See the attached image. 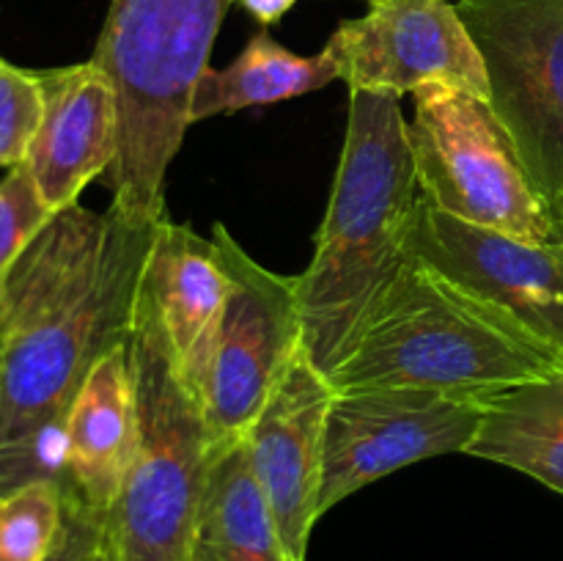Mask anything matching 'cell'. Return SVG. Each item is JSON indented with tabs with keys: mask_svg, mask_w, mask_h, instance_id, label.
Instances as JSON below:
<instances>
[{
	"mask_svg": "<svg viewBox=\"0 0 563 561\" xmlns=\"http://www.w3.org/2000/svg\"><path fill=\"white\" fill-rule=\"evenodd\" d=\"M157 223L80 201L38 231L0 292V493L64 487V427L93 363L132 333Z\"/></svg>",
	"mask_w": 563,
	"mask_h": 561,
	"instance_id": "cell-1",
	"label": "cell"
},
{
	"mask_svg": "<svg viewBox=\"0 0 563 561\" xmlns=\"http://www.w3.org/2000/svg\"><path fill=\"white\" fill-rule=\"evenodd\" d=\"M401 97L350 91V121L313 258L297 275L302 344L322 374L346 358L405 267L421 198Z\"/></svg>",
	"mask_w": 563,
	"mask_h": 561,
	"instance_id": "cell-2",
	"label": "cell"
},
{
	"mask_svg": "<svg viewBox=\"0 0 563 561\" xmlns=\"http://www.w3.org/2000/svg\"><path fill=\"white\" fill-rule=\"evenodd\" d=\"M561 366L515 319L410 256L328 380L335 391L423 388L487 402Z\"/></svg>",
	"mask_w": 563,
	"mask_h": 561,
	"instance_id": "cell-3",
	"label": "cell"
},
{
	"mask_svg": "<svg viewBox=\"0 0 563 561\" xmlns=\"http://www.w3.org/2000/svg\"><path fill=\"white\" fill-rule=\"evenodd\" d=\"M229 6L231 0H110L91 61L119 97L110 207L135 223L165 218V170L192 127V91Z\"/></svg>",
	"mask_w": 563,
	"mask_h": 561,
	"instance_id": "cell-4",
	"label": "cell"
},
{
	"mask_svg": "<svg viewBox=\"0 0 563 561\" xmlns=\"http://www.w3.org/2000/svg\"><path fill=\"white\" fill-rule=\"evenodd\" d=\"M130 352L137 388V451L119 501L99 520V556L104 561H190L209 465L223 440L176 372L143 289Z\"/></svg>",
	"mask_w": 563,
	"mask_h": 561,
	"instance_id": "cell-5",
	"label": "cell"
},
{
	"mask_svg": "<svg viewBox=\"0 0 563 561\" xmlns=\"http://www.w3.org/2000/svg\"><path fill=\"white\" fill-rule=\"evenodd\" d=\"M407 124L421 196L440 212L528 242H559L509 130L489 99L451 86H423Z\"/></svg>",
	"mask_w": 563,
	"mask_h": 561,
	"instance_id": "cell-6",
	"label": "cell"
},
{
	"mask_svg": "<svg viewBox=\"0 0 563 561\" xmlns=\"http://www.w3.org/2000/svg\"><path fill=\"white\" fill-rule=\"evenodd\" d=\"M489 105L555 226L563 223V0H456Z\"/></svg>",
	"mask_w": 563,
	"mask_h": 561,
	"instance_id": "cell-7",
	"label": "cell"
},
{
	"mask_svg": "<svg viewBox=\"0 0 563 561\" xmlns=\"http://www.w3.org/2000/svg\"><path fill=\"white\" fill-rule=\"evenodd\" d=\"M212 240L231 289L203 388V413L218 440L245 438L302 346L297 275H278L247 256L223 223Z\"/></svg>",
	"mask_w": 563,
	"mask_h": 561,
	"instance_id": "cell-8",
	"label": "cell"
},
{
	"mask_svg": "<svg viewBox=\"0 0 563 561\" xmlns=\"http://www.w3.org/2000/svg\"><path fill=\"white\" fill-rule=\"evenodd\" d=\"M484 402L423 388L335 391L324 429L319 515L366 484L445 454H467Z\"/></svg>",
	"mask_w": 563,
	"mask_h": 561,
	"instance_id": "cell-9",
	"label": "cell"
},
{
	"mask_svg": "<svg viewBox=\"0 0 563 561\" xmlns=\"http://www.w3.org/2000/svg\"><path fill=\"white\" fill-rule=\"evenodd\" d=\"M407 256L438 270L563 358V242H528L418 198Z\"/></svg>",
	"mask_w": 563,
	"mask_h": 561,
	"instance_id": "cell-10",
	"label": "cell"
},
{
	"mask_svg": "<svg viewBox=\"0 0 563 561\" xmlns=\"http://www.w3.org/2000/svg\"><path fill=\"white\" fill-rule=\"evenodd\" d=\"M350 91L405 97L451 86L489 99L482 53L451 0H374L324 44Z\"/></svg>",
	"mask_w": 563,
	"mask_h": 561,
	"instance_id": "cell-11",
	"label": "cell"
},
{
	"mask_svg": "<svg viewBox=\"0 0 563 561\" xmlns=\"http://www.w3.org/2000/svg\"><path fill=\"white\" fill-rule=\"evenodd\" d=\"M335 388L317 369L306 344L245 432L253 473L273 509L286 550L306 561L319 515L324 471V429Z\"/></svg>",
	"mask_w": 563,
	"mask_h": 561,
	"instance_id": "cell-12",
	"label": "cell"
},
{
	"mask_svg": "<svg viewBox=\"0 0 563 561\" xmlns=\"http://www.w3.org/2000/svg\"><path fill=\"white\" fill-rule=\"evenodd\" d=\"M36 75L44 108L25 168L44 204L60 212L77 204L86 185L113 168L121 141L119 97L91 58Z\"/></svg>",
	"mask_w": 563,
	"mask_h": 561,
	"instance_id": "cell-13",
	"label": "cell"
},
{
	"mask_svg": "<svg viewBox=\"0 0 563 561\" xmlns=\"http://www.w3.org/2000/svg\"><path fill=\"white\" fill-rule=\"evenodd\" d=\"M141 289L163 328L176 372L192 396L203 402L231 289L229 270L212 237H201L170 218L159 220Z\"/></svg>",
	"mask_w": 563,
	"mask_h": 561,
	"instance_id": "cell-14",
	"label": "cell"
},
{
	"mask_svg": "<svg viewBox=\"0 0 563 561\" xmlns=\"http://www.w3.org/2000/svg\"><path fill=\"white\" fill-rule=\"evenodd\" d=\"M137 451V388L130 339L104 352L77 391L64 427L66 506L102 520Z\"/></svg>",
	"mask_w": 563,
	"mask_h": 561,
	"instance_id": "cell-15",
	"label": "cell"
},
{
	"mask_svg": "<svg viewBox=\"0 0 563 561\" xmlns=\"http://www.w3.org/2000/svg\"><path fill=\"white\" fill-rule=\"evenodd\" d=\"M190 561H295L253 473L245 438L220 443L209 465Z\"/></svg>",
	"mask_w": 563,
	"mask_h": 561,
	"instance_id": "cell-16",
	"label": "cell"
},
{
	"mask_svg": "<svg viewBox=\"0 0 563 561\" xmlns=\"http://www.w3.org/2000/svg\"><path fill=\"white\" fill-rule=\"evenodd\" d=\"M335 80H341L339 66L328 50L317 55H297L262 28L229 66L203 69L192 91L190 124L240 113L256 105L306 97Z\"/></svg>",
	"mask_w": 563,
	"mask_h": 561,
	"instance_id": "cell-17",
	"label": "cell"
},
{
	"mask_svg": "<svg viewBox=\"0 0 563 561\" xmlns=\"http://www.w3.org/2000/svg\"><path fill=\"white\" fill-rule=\"evenodd\" d=\"M471 457L515 468L563 495V366L484 402Z\"/></svg>",
	"mask_w": 563,
	"mask_h": 561,
	"instance_id": "cell-18",
	"label": "cell"
},
{
	"mask_svg": "<svg viewBox=\"0 0 563 561\" xmlns=\"http://www.w3.org/2000/svg\"><path fill=\"white\" fill-rule=\"evenodd\" d=\"M66 534L64 487L49 479L0 493V561H53Z\"/></svg>",
	"mask_w": 563,
	"mask_h": 561,
	"instance_id": "cell-19",
	"label": "cell"
},
{
	"mask_svg": "<svg viewBox=\"0 0 563 561\" xmlns=\"http://www.w3.org/2000/svg\"><path fill=\"white\" fill-rule=\"evenodd\" d=\"M53 215L25 163L9 168L0 182V292L14 264Z\"/></svg>",
	"mask_w": 563,
	"mask_h": 561,
	"instance_id": "cell-20",
	"label": "cell"
},
{
	"mask_svg": "<svg viewBox=\"0 0 563 561\" xmlns=\"http://www.w3.org/2000/svg\"><path fill=\"white\" fill-rule=\"evenodd\" d=\"M42 82L36 72L0 58V168L22 165L42 121Z\"/></svg>",
	"mask_w": 563,
	"mask_h": 561,
	"instance_id": "cell-21",
	"label": "cell"
},
{
	"mask_svg": "<svg viewBox=\"0 0 563 561\" xmlns=\"http://www.w3.org/2000/svg\"><path fill=\"white\" fill-rule=\"evenodd\" d=\"M231 3H240L258 25L267 28L275 25L284 14H289L297 0H231Z\"/></svg>",
	"mask_w": 563,
	"mask_h": 561,
	"instance_id": "cell-22",
	"label": "cell"
},
{
	"mask_svg": "<svg viewBox=\"0 0 563 561\" xmlns=\"http://www.w3.org/2000/svg\"><path fill=\"white\" fill-rule=\"evenodd\" d=\"M91 561H104V559H102V556H99V548H97V550H93V559H91Z\"/></svg>",
	"mask_w": 563,
	"mask_h": 561,
	"instance_id": "cell-23",
	"label": "cell"
},
{
	"mask_svg": "<svg viewBox=\"0 0 563 561\" xmlns=\"http://www.w3.org/2000/svg\"><path fill=\"white\" fill-rule=\"evenodd\" d=\"M559 240H561V242H563V223H561V226H559Z\"/></svg>",
	"mask_w": 563,
	"mask_h": 561,
	"instance_id": "cell-24",
	"label": "cell"
}]
</instances>
